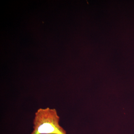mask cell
I'll return each mask as SVG.
<instances>
[{"label":"cell","instance_id":"cell-1","mask_svg":"<svg viewBox=\"0 0 134 134\" xmlns=\"http://www.w3.org/2000/svg\"><path fill=\"white\" fill-rule=\"evenodd\" d=\"M59 120L55 109L39 108L35 113L31 134H66L59 125Z\"/></svg>","mask_w":134,"mask_h":134}]
</instances>
